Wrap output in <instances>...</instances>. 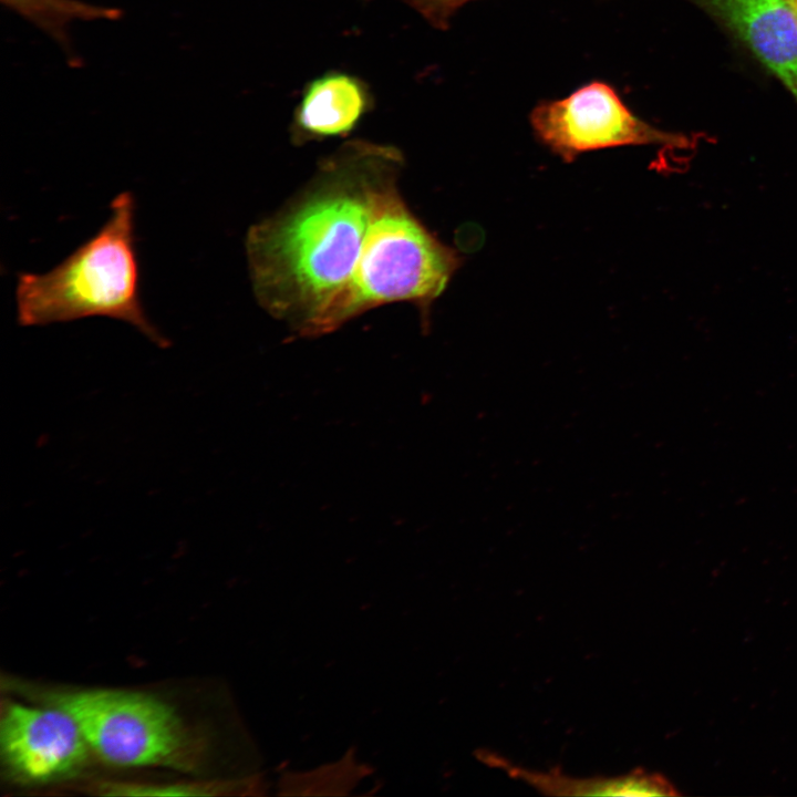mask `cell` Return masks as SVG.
I'll list each match as a JSON object with an SVG mask.
<instances>
[{
	"instance_id": "obj_6",
	"label": "cell",
	"mask_w": 797,
	"mask_h": 797,
	"mask_svg": "<svg viewBox=\"0 0 797 797\" xmlns=\"http://www.w3.org/2000/svg\"><path fill=\"white\" fill-rule=\"evenodd\" d=\"M751 48L797 100V13L788 0H693Z\"/></svg>"
},
{
	"instance_id": "obj_3",
	"label": "cell",
	"mask_w": 797,
	"mask_h": 797,
	"mask_svg": "<svg viewBox=\"0 0 797 797\" xmlns=\"http://www.w3.org/2000/svg\"><path fill=\"white\" fill-rule=\"evenodd\" d=\"M68 712L91 751L105 763L195 769L200 744L176 711L161 698L126 690H80L49 695Z\"/></svg>"
},
{
	"instance_id": "obj_1",
	"label": "cell",
	"mask_w": 797,
	"mask_h": 797,
	"mask_svg": "<svg viewBox=\"0 0 797 797\" xmlns=\"http://www.w3.org/2000/svg\"><path fill=\"white\" fill-rule=\"evenodd\" d=\"M403 168L393 146L346 142L279 209L251 225L245 250L257 303L302 337L400 302L427 322L462 257L405 203Z\"/></svg>"
},
{
	"instance_id": "obj_8",
	"label": "cell",
	"mask_w": 797,
	"mask_h": 797,
	"mask_svg": "<svg viewBox=\"0 0 797 797\" xmlns=\"http://www.w3.org/2000/svg\"><path fill=\"white\" fill-rule=\"evenodd\" d=\"M477 758L490 766L504 770L508 776L521 780L541 794L557 796H671L676 795L673 786L662 776L634 769L614 777L575 778L560 769L549 772L530 770L513 764L499 754L479 749Z\"/></svg>"
},
{
	"instance_id": "obj_2",
	"label": "cell",
	"mask_w": 797,
	"mask_h": 797,
	"mask_svg": "<svg viewBox=\"0 0 797 797\" xmlns=\"http://www.w3.org/2000/svg\"><path fill=\"white\" fill-rule=\"evenodd\" d=\"M135 208L133 194L120 193L111 201L107 220L64 260L44 273H19L15 306L20 325L108 317L165 343L141 299Z\"/></svg>"
},
{
	"instance_id": "obj_7",
	"label": "cell",
	"mask_w": 797,
	"mask_h": 797,
	"mask_svg": "<svg viewBox=\"0 0 797 797\" xmlns=\"http://www.w3.org/2000/svg\"><path fill=\"white\" fill-rule=\"evenodd\" d=\"M368 106L363 85L343 73H329L304 91L293 120V141L304 143L345 136L354 130Z\"/></svg>"
},
{
	"instance_id": "obj_4",
	"label": "cell",
	"mask_w": 797,
	"mask_h": 797,
	"mask_svg": "<svg viewBox=\"0 0 797 797\" xmlns=\"http://www.w3.org/2000/svg\"><path fill=\"white\" fill-rule=\"evenodd\" d=\"M530 123L539 141L565 162L601 148L631 145L691 146L682 134L661 131L634 115L614 89L591 82L567 97L542 102Z\"/></svg>"
},
{
	"instance_id": "obj_9",
	"label": "cell",
	"mask_w": 797,
	"mask_h": 797,
	"mask_svg": "<svg viewBox=\"0 0 797 797\" xmlns=\"http://www.w3.org/2000/svg\"><path fill=\"white\" fill-rule=\"evenodd\" d=\"M436 27H445L452 14L470 0H402Z\"/></svg>"
},
{
	"instance_id": "obj_10",
	"label": "cell",
	"mask_w": 797,
	"mask_h": 797,
	"mask_svg": "<svg viewBox=\"0 0 797 797\" xmlns=\"http://www.w3.org/2000/svg\"><path fill=\"white\" fill-rule=\"evenodd\" d=\"M797 13V0H788Z\"/></svg>"
},
{
	"instance_id": "obj_5",
	"label": "cell",
	"mask_w": 797,
	"mask_h": 797,
	"mask_svg": "<svg viewBox=\"0 0 797 797\" xmlns=\"http://www.w3.org/2000/svg\"><path fill=\"white\" fill-rule=\"evenodd\" d=\"M1 756L19 779L43 783L79 770L91 749L64 710L8 703L0 721Z\"/></svg>"
}]
</instances>
